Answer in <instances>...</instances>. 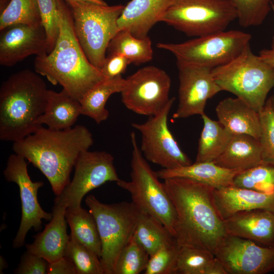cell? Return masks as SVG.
<instances>
[{"label": "cell", "mask_w": 274, "mask_h": 274, "mask_svg": "<svg viewBox=\"0 0 274 274\" xmlns=\"http://www.w3.org/2000/svg\"><path fill=\"white\" fill-rule=\"evenodd\" d=\"M163 183L176 212L174 238L178 245L215 255L227 235L214 203L215 188L180 177L164 179Z\"/></svg>", "instance_id": "cell-1"}, {"label": "cell", "mask_w": 274, "mask_h": 274, "mask_svg": "<svg viewBox=\"0 0 274 274\" xmlns=\"http://www.w3.org/2000/svg\"><path fill=\"white\" fill-rule=\"evenodd\" d=\"M91 132L84 125L54 130L43 125L23 139L13 143L15 153L38 168L59 195L70 182V175L80 153L93 144Z\"/></svg>", "instance_id": "cell-2"}, {"label": "cell", "mask_w": 274, "mask_h": 274, "mask_svg": "<svg viewBox=\"0 0 274 274\" xmlns=\"http://www.w3.org/2000/svg\"><path fill=\"white\" fill-rule=\"evenodd\" d=\"M59 33L53 50L36 57L35 72L53 85L59 84L79 101L86 92L105 79L88 60L74 31L70 8L65 0H55Z\"/></svg>", "instance_id": "cell-3"}, {"label": "cell", "mask_w": 274, "mask_h": 274, "mask_svg": "<svg viewBox=\"0 0 274 274\" xmlns=\"http://www.w3.org/2000/svg\"><path fill=\"white\" fill-rule=\"evenodd\" d=\"M48 90L39 74L29 69L10 75L0 87V139L16 142L33 133L46 109Z\"/></svg>", "instance_id": "cell-4"}, {"label": "cell", "mask_w": 274, "mask_h": 274, "mask_svg": "<svg viewBox=\"0 0 274 274\" xmlns=\"http://www.w3.org/2000/svg\"><path fill=\"white\" fill-rule=\"evenodd\" d=\"M222 91L229 92L259 113L274 87V67L254 54L249 45L229 63L212 69Z\"/></svg>", "instance_id": "cell-5"}, {"label": "cell", "mask_w": 274, "mask_h": 274, "mask_svg": "<svg viewBox=\"0 0 274 274\" xmlns=\"http://www.w3.org/2000/svg\"><path fill=\"white\" fill-rule=\"evenodd\" d=\"M132 153L130 180L120 179L117 185L130 195L132 203L141 212L159 221L174 237L176 214L163 183L150 167L139 147L134 131L130 133Z\"/></svg>", "instance_id": "cell-6"}, {"label": "cell", "mask_w": 274, "mask_h": 274, "mask_svg": "<svg viewBox=\"0 0 274 274\" xmlns=\"http://www.w3.org/2000/svg\"><path fill=\"white\" fill-rule=\"evenodd\" d=\"M65 1L72 12L74 31L81 47L90 62L100 69L108 45L118 31L117 20L124 5Z\"/></svg>", "instance_id": "cell-7"}, {"label": "cell", "mask_w": 274, "mask_h": 274, "mask_svg": "<svg viewBox=\"0 0 274 274\" xmlns=\"http://www.w3.org/2000/svg\"><path fill=\"white\" fill-rule=\"evenodd\" d=\"M85 203L97 223L104 274H113L120 253L133 236L141 212L132 201L106 204L92 195Z\"/></svg>", "instance_id": "cell-8"}, {"label": "cell", "mask_w": 274, "mask_h": 274, "mask_svg": "<svg viewBox=\"0 0 274 274\" xmlns=\"http://www.w3.org/2000/svg\"><path fill=\"white\" fill-rule=\"evenodd\" d=\"M251 38L242 31L224 30L182 43H159L156 46L173 53L177 62L213 69L238 56L250 45Z\"/></svg>", "instance_id": "cell-9"}, {"label": "cell", "mask_w": 274, "mask_h": 274, "mask_svg": "<svg viewBox=\"0 0 274 274\" xmlns=\"http://www.w3.org/2000/svg\"><path fill=\"white\" fill-rule=\"evenodd\" d=\"M237 19L229 0H172L162 15L164 22L189 37H201L226 30Z\"/></svg>", "instance_id": "cell-10"}, {"label": "cell", "mask_w": 274, "mask_h": 274, "mask_svg": "<svg viewBox=\"0 0 274 274\" xmlns=\"http://www.w3.org/2000/svg\"><path fill=\"white\" fill-rule=\"evenodd\" d=\"M175 101L170 98L165 107L157 114L149 116L144 123H132L141 135L140 150L146 159L165 169H173L192 164L182 150L169 130L168 116Z\"/></svg>", "instance_id": "cell-11"}, {"label": "cell", "mask_w": 274, "mask_h": 274, "mask_svg": "<svg viewBox=\"0 0 274 274\" xmlns=\"http://www.w3.org/2000/svg\"><path fill=\"white\" fill-rule=\"evenodd\" d=\"M114 162L113 156L106 151L82 152L74 165L72 180L56 196L54 204L79 208L84 196L90 191L108 182L119 181Z\"/></svg>", "instance_id": "cell-12"}, {"label": "cell", "mask_w": 274, "mask_h": 274, "mask_svg": "<svg viewBox=\"0 0 274 274\" xmlns=\"http://www.w3.org/2000/svg\"><path fill=\"white\" fill-rule=\"evenodd\" d=\"M171 80L163 70L155 66L144 67L125 79L121 101L134 113L151 116L168 102Z\"/></svg>", "instance_id": "cell-13"}, {"label": "cell", "mask_w": 274, "mask_h": 274, "mask_svg": "<svg viewBox=\"0 0 274 274\" xmlns=\"http://www.w3.org/2000/svg\"><path fill=\"white\" fill-rule=\"evenodd\" d=\"M26 159L19 154H12L9 157L4 170L6 180L16 183L19 189L21 202V219L19 228L13 242V248L18 249L24 244L28 231L33 228L42 229V220L50 221L53 214L45 212L38 199L39 189L43 186L42 181L33 182L28 173Z\"/></svg>", "instance_id": "cell-14"}, {"label": "cell", "mask_w": 274, "mask_h": 274, "mask_svg": "<svg viewBox=\"0 0 274 274\" xmlns=\"http://www.w3.org/2000/svg\"><path fill=\"white\" fill-rule=\"evenodd\" d=\"M214 255L227 274H266L274 271V247L260 246L240 237L227 234Z\"/></svg>", "instance_id": "cell-15"}, {"label": "cell", "mask_w": 274, "mask_h": 274, "mask_svg": "<svg viewBox=\"0 0 274 274\" xmlns=\"http://www.w3.org/2000/svg\"><path fill=\"white\" fill-rule=\"evenodd\" d=\"M179 70V104L175 119L202 115L208 99L222 91L215 81L212 69L177 62Z\"/></svg>", "instance_id": "cell-16"}, {"label": "cell", "mask_w": 274, "mask_h": 274, "mask_svg": "<svg viewBox=\"0 0 274 274\" xmlns=\"http://www.w3.org/2000/svg\"><path fill=\"white\" fill-rule=\"evenodd\" d=\"M0 38V64L11 67L25 58L48 53L47 36L42 23L19 24L2 30Z\"/></svg>", "instance_id": "cell-17"}, {"label": "cell", "mask_w": 274, "mask_h": 274, "mask_svg": "<svg viewBox=\"0 0 274 274\" xmlns=\"http://www.w3.org/2000/svg\"><path fill=\"white\" fill-rule=\"evenodd\" d=\"M227 234L274 247V211L254 209L238 212L223 220Z\"/></svg>", "instance_id": "cell-18"}, {"label": "cell", "mask_w": 274, "mask_h": 274, "mask_svg": "<svg viewBox=\"0 0 274 274\" xmlns=\"http://www.w3.org/2000/svg\"><path fill=\"white\" fill-rule=\"evenodd\" d=\"M214 201L223 220L238 212L251 210L274 211V192H262L234 185L214 189Z\"/></svg>", "instance_id": "cell-19"}, {"label": "cell", "mask_w": 274, "mask_h": 274, "mask_svg": "<svg viewBox=\"0 0 274 274\" xmlns=\"http://www.w3.org/2000/svg\"><path fill=\"white\" fill-rule=\"evenodd\" d=\"M66 208L54 204L53 217L45 229L33 236V242L26 245V251L46 259L49 263L64 256L70 236L67 233Z\"/></svg>", "instance_id": "cell-20"}, {"label": "cell", "mask_w": 274, "mask_h": 274, "mask_svg": "<svg viewBox=\"0 0 274 274\" xmlns=\"http://www.w3.org/2000/svg\"><path fill=\"white\" fill-rule=\"evenodd\" d=\"M172 0H131L117 20L118 31L126 29L134 37L144 38L160 19Z\"/></svg>", "instance_id": "cell-21"}, {"label": "cell", "mask_w": 274, "mask_h": 274, "mask_svg": "<svg viewBox=\"0 0 274 274\" xmlns=\"http://www.w3.org/2000/svg\"><path fill=\"white\" fill-rule=\"evenodd\" d=\"M220 124L232 135L246 134L259 139L261 123L259 113L240 98L227 97L216 107Z\"/></svg>", "instance_id": "cell-22"}, {"label": "cell", "mask_w": 274, "mask_h": 274, "mask_svg": "<svg viewBox=\"0 0 274 274\" xmlns=\"http://www.w3.org/2000/svg\"><path fill=\"white\" fill-rule=\"evenodd\" d=\"M242 170L221 167L213 161L194 162L173 169L162 168L156 171L159 179L180 177L190 179L220 189L233 185L235 177Z\"/></svg>", "instance_id": "cell-23"}, {"label": "cell", "mask_w": 274, "mask_h": 274, "mask_svg": "<svg viewBox=\"0 0 274 274\" xmlns=\"http://www.w3.org/2000/svg\"><path fill=\"white\" fill-rule=\"evenodd\" d=\"M213 162L242 171L261 164L264 162L259 140L246 134L232 135L223 152Z\"/></svg>", "instance_id": "cell-24"}, {"label": "cell", "mask_w": 274, "mask_h": 274, "mask_svg": "<svg viewBox=\"0 0 274 274\" xmlns=\"http://www.w3.org/2000/svg\"><path fill=\"white\" fill-rule=\"evenodd\" d=\"M80 115V101L64 89L59 92L48 90L45 110L37 122L51 129L64 130L73 127Z\"/></svg>", "instance_id": "cell-25"}, {"label": "cell", "mask_w": 274, "mask_h": 274, "mask_svg": "<svg viewBox=\"0 0 274 274\" xmlns=\"http://www.w3.org/2000/svg\"><path fill=\"white\" fill-rule=\"evenodd\" d=\"M125 84L122 76L112 79L105 78L89 89L80 101L81 114L100 124L109 117L106 108L109 98L113 94L121 93Z\"/></svg>", "instance_id": "cell-26"}, {"label": "cell", "mask_w": 274, "mask_h": 274, "mask_svg": "<svg viewBox=\"0 0 274 274\" xmlns=\"http://www.w3.org/2000/svg\"><path fill=\"white\" fill-rule=\"evenodd\" d=\"M71 235L77 241L93 251L100 259L101 243L96 222L89 211L81 207L67 208L65 212Z\"/></svg>", "instance_id": "cell-27"}, {"label": "cell", "mask_w": 274, "mask_h": 274, "mask_svg": "<svg viewBox=\"0 0 274 274\" xmlns=\"http://www.w3.org/2000/svg\"><path fill=\"white\" fill-rule=\"evenodd\" d=\"M203 126L198 140L195 162L214 161L223 152L231 136L218 121L204 113Z\"/></svg>", "instance_id": "cell-28"}, {"label": "cell", "mask_w": 274, "mask_h": 274, "mask_svg": "<svg viewBox=\"0 0 274 274\" xmlns=\"http://www.w3.org/2000/svg\"><path fill=\"white\" fill-rule=\"evenodd\" d=\"M150 38H138L126 29L119 30L110 42L108 54H119L127 58L132 63L140 65L150 61L153 57Z\"/></svg>", "instance_id": "cell-29"}, {"label": "cell", "mask_w": 274, "mask_h": 274, "mask_svg": "<svg viewBox=\"0 0 274 274\" xmlns=\"http://www.w3.org/2000/svg\"><path fill=\"white\" fill-rule=\"evenodd\" d=\"M133 236L149 256L162 246L176 242L159 221L150 214L141 212Z\"/></svg>", "instance_id": "cell-30"}, {"label": "cell", "mask_w": 274, "mask_h": 274, "mask_svg": "<svg viewBox=\"0 0 274 274\" xmlns=\"http://www.w3.org/2000/svg\"><path fill=\"white\" fill-rule=\"evenodd\" d=\"M41 23V18L37 0H10L1 12V31L16 24L34 25Z\"/></svg>", "instance_id": "cell-31"}, {"label": "cell", "mask_w": 274, "mask_h": 274, "mask_svg": "<svg viewBox=\"0 0 274 274\" xmlns=\"http://www.w3.org/2000/svg\"><path fill=\"white\" fill-rule=\"evenodd\" d=\"M233 185L262 192H274V165L263 163L239 173Z\"/></svg>", "instance_id": "cell-32"}, {"label": "cell", "mask_w": 274, "mask_h": 274, "mask_svg": "<svg viewBox=\"0 0 274 274\" xmlns=\"http://www.w3.org/2000/svg\"><path fill=\"white\" fill-rule=\"evenodd\" d=\"M149 257L133 236L120 253L113 274H139L145 270Z\"/></svg>", "instance_id": "cell-33"}, {"label": "cell", "mask_w": 274, "mask_h": 274, "mask_svg": "<svg viewBox=\"0 0 274 274\" xmlns=\"http://www.w3.org/2000/svg\"><path fill=\"white\" fill-rule=\"evenodd\" d=\"M70 236L64 256L74 262L77 274H104L100 258L72 235Z\"/></svg>", "instance_id": "cell-34"}, {"label": "cell", "mask_w": 274, "mask_h": 274, "mask_svg": "<svg viewBox=\"0 0 274 274\" xmlns=\"http://www.w3.org/2000/svg\"><path fill=\"white\" fill-rule=\"evenodd\" d=\"M179 247L176 274H206L214 255L201 249Z\"/></svg>", "instance_id": "cell-35"}, {"label": "cell", "mask_w": 274, "mask_h": 274, "mask_svg": "<svg viewBox=\"0 0 274 274\" xmlns=\"http://www.w3.org/2000/svg\"><path fill=\"white\" fill-rule=\"evenodd\" d=\"M235 8L238 23L244 27L263 23L271 10V0H229Z\"/></svg>", "instance_id": "cell-36"}, {"label": "cell", "mask_w": 274, "mask_h": 274, "mask_svg": "<svg viewBox=\"0 0 274 274\" xmlns=\"http://www.w3.org/2000/svg\"><path fill=\"white\" fill-rule=\"evenodd\" d=\"M179 246L177 243L165 245L150 256L145 274H176Z\"/></svg>", "instance_id": "cell-37"}, {"label": "cell", "mask_w": 274, "mask_h": 274, "mask_svg": "<svg viewBox=\"0 0 274 274\" xmlns=\"http://www.w3.org/2000/svg\"><path fill=\"white\" fill-rule=\"evenodd\" d=\"M261 135L259 139L264 163L274 165V109L268 98L259 112Z\"/></svg>", "instance_id": "cell-38"}, {"label": "cell", "mask_w": 274, "mask_h": 274, "mask_svg": "<svg viewBox=\"0 0 274 274\" xmlns=\"http://www.w3.org/2000/svg\"><path fill=\"white\" fill-rule=\"evenodd\" d=\"M41 22L45 29L48 53L54 48L59 33V22L55 0H37Z\"/></svg>", "instance_id": "cell-39"}, {"label": "cell", "mask_w": 274, "mask_h": 274, "mask_svg": "<svg viewBox=\"0 0 274 274\" xmlns=\"http://www.w3.org/2000/svg\"><path fill=\"white\" fill-rule=\"evenodd\" d=\"M49 263L44 258L26 251L22 256L14 272L16 274H46Z\"/></svg>", "instance_id": "cell-40"}, {"label": "cell", "mask_w": 274, "mask_h": 274, "mask_svg": "<svg viewBox=\"0 0 274 274\" xmlns=\"http://www.w3.org/2000/svg\"><path fill=\"white\" fill-rule=\"evenodd\" d=\"M130 63V61L122 55L108 54L100 70L105 78L112 79L122 76Z\"/></svg>", "instance_id": "cell-41"}, {"label": "cell", "mask_w": 274, "mask_h": 274, "mask_svg": "<svg viewBox=\"0 0 274 274\" xmlns=\"http://www.w3.org/2000/svg\"><path fill=\"white\" fill-rule=\"evenodd\" d=\"M47 274H77V271L72 260L63 256L49 263Z\"/></svg>", "instance_id": "cell-42"}, {"label": "cell", "mask_w": 274, "mask_h": 274, "mask_svg": "<svg viewBox=\"0 0 274 274\" xmlns=\"http://www.w3.org/2000/svg\"><path fill=\"white\" fill-rule=\"evenodd\" d=\"M206 274H227L222 264L215 256L210 264Z\"/></svg>", "instance_id": "cell-43"}, {"label": "cell", "mask_w": 274, "mask_h": 274, "mask_svg": "<svg viewBox=\"0 0 274 274\" xmlns=\"http://www.w3.org/2000/svg\"><path fill=\"white\" fill-rule=\"evenodd\" d=\"M259 55L264 61L274 67V48L261 50Z\"/></svg>", "instance_id": "cell-44"}, {"label": "cell", "mask_w": 274, "mask_h": 274, "mask_svg": "<svg viewBox=\"0 0 274 274\" xmlns=\"http://www.w3.org/2000/svg\"><path fill=\"white\" fill-rule=\"evenodd\" d=\"M72 1L90 2V3H93L99 4V5H107V3L103 0H72Z\"/></svg>", "instance_id": "cell-45"}, {"label": "cell", "mask_w": 274, "mask_h": 274, "mask_svg": "<svg viewBox=\"0 0 274 274\" xmlns=\"http://www.w3.org/2000/svg\"><path fill=\"white\" fill-rule=\"evenodd\" d=\"M10 0H0V11L1 12L4 10V9L7 6Z\"/></svg>", "instance_id": "cell-46"}, {"label": "cell", "mask_w": 274, "mask_h": 274, "mask_svg": "<svg viewBox=\"0 0 274 274\" xmlns=\"http://www.w3.org/2000/svg\"><path fill=\"white\" fill-rule=\"evenodd\" d=\"M7 264V262L5 259L1 256V272L2 269L7 267L6 265Z\"/></svg>", "instance_id": "cell-47"}, {"label": "cell", "mask_w": 274, "mask_h": 274, "mask_svg": "<svg viewBox=\"0 0 274 274\" xmlns=\"http://www.w3.org/2000/svg\"><path fill=\"white\" fill-rule=\"evenodd\" d=\"M271 9L272 10L273 13H274V0H271ZM271 47L274 48V40L272 41Z\"/></svg>", "instance_id": "cell-48"}, {"label": "cell", "mask_w": 274, "mask_h": 274, "mask_svg": "<svg viewBox=\"0 0 274 274\" xmlns=\"http://www.w3.org/2000/svg\"><path fill=\"white\" fill-rule=\"evenodd\" d=\"M269 99V100H270L271 104V105L274 109V94L270 96V97H269L268 98Z\"/></svg>", "instance_id": "cell-49"}]
</instances>
